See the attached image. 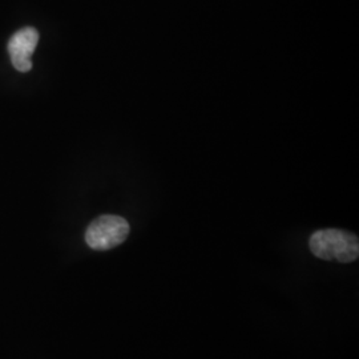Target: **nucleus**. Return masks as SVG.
Segmentation results:
<instances>
[{"label":"nucleus","mask_w":359,"mask_h":359,"mask_svg":"<svg viewBox=\"0 0 359 359\" xmlns=\"http://www.w3.org/2000/svg\"><path fill=\"white\" fill-rule=\"evenodd\" d=\"M38 31L32 27H26L13 34L8 41V53L11 56L13 67L19 72H28L32 69L31 55L38 46Z\"/></svg>","instance_id":"7ed1b4c3"},{"label":"nucleus","mask_w":359,"mask_h":359,"mask_svg":"<svg viewBox=\"0 0 359 359\" xmlns=\"http://www.w3.org/2000/svg\"><path fill=\"white\" fill-rule=\"evenodd\" d=\"M311 253L325 261L337 259L342 264L355 261L359 257L358 237L339 229H322L311 234L309 240Z\"/></svg>","instance_id":"f257e3e1"},{"label":"nucleus","mask_w":359,"mask_h":359,"mask_svg":"<svg viewBox=\"0 0 359 359\" xmlns=\"http://www.w3.org/2000/svg\"><path fill=\"white\" fill-rule=\"evenodd\" d=\"M129 234L126 218L104 215L93 219L86 231V243L93 250H109L123 244Z\"/></svg>","instance_id":"f03ea898"}]
</instances>
